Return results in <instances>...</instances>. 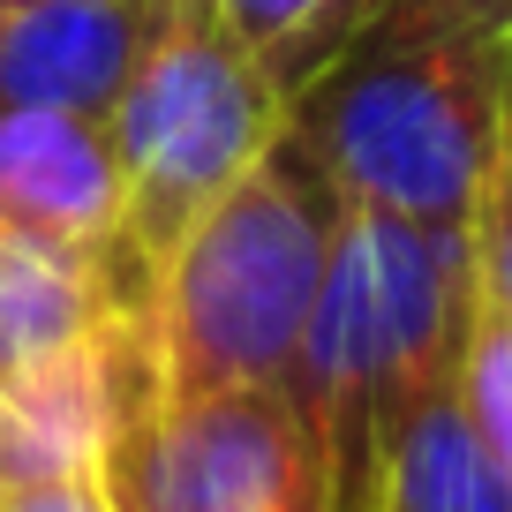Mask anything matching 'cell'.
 <instances>
[{"label":"cell","mask_w":512,"mask_h":512,"mask_svg":"<svg viewBox=\"0 0 512 512\" xmlns=\"http://www.w3.org/2000/svg\"><path fill=\"white\" fill-rule=\"evenodd\" d=\"M505 91L512 31L460 16L452 0H384L287 106V128L317 151L339 204L467 234Z\"/></svg>","instance_id":"7a4b0ae2"},{"label":"cell","mask_w":512,"mask_h":512,"mask_svg":"<svg viewBox=\"0 0 512 512\" xmlns=\"http://www.w3.org/2000/svg\"><path fill=\"white\" fill-rule=\"evenodd\" d=\"M174 0H38L0 16V106L106 121Z\"/></svg>","instance_id":"52a82bcc"},{"label":"cell","mask_w":512,"mask_h":512,"mask_svg":"<svg viewBox=\"0 0 512 512\" xmlns=\"http://www.w3.org/2000/svg\"><path fill=\"white\" fill-rule=\"evenodd\" d=\"M460 400L475 415L482 445L497 452L512 482V309L497 294L467 287V339H460Z\"/></svg>","instance_id":"7c38bea8"},{"label":"cell","mask_w":512,"mask_h":512,"mask_svg":"<svg viewBox=\"0 0 512 512\" xmlns=\"http://www.w3.org/2000/svg\"><path fill=\"white\" fill-rule=\"evenodd\" d=\"M16 8H38V0H0V16H16Z\"/></svg>","instance_id":"2e32d148"},{"label":"cell","mask_w":512,"mask_h":512,"mask_svg":"<svg viewBox=\"0 0 512 512\" xmlns=\"http://www.w3.org/2000/svg\"><path fill=\"white\" fill-rule=\"evenodd\" d=\"M339 189L317 151L279 128L272 151L189 226L151 287V347L159 392H234V384H294L309 309L332 264Z\"/></svg>","instance_id":"3957f363"},{"label":"cell","mask_w":512,"mask_h":512,"mask_svg":"<svg viewBox=\"0 0 512 512\" xmlns=\"http://www.w3.org/2000/svg\"><path fill=\"white\" fill-rule=\"evenodd\" d=\"M159 400V347H151V317L136 309L106 317L76 347L8 369L0 377V490L98 475L106 445Z\"/></svg>","instance_id":"8992f818"},{"label":"cell","mask_w":512,"mask_h":512,"mask_svg":"<svg viewBox=\"0 0 512 512\" xmlns=\"http://www.w3.org/2000/svg\"><path fill=\"white\" fill-rule=\"evenodd\" d=\"M98 490L113 512H324L309 430L272 384L159 400L106 445Z\"/></svg>","instance_id":"5b68a950"},{"label":"cell","mask_w":512,"mask_h":512,"mask_svg":"<svg viewBox=\"0 0 512 512\" xmlns=\"http://www.w3.org/2000/svg\"><path fill=\"white\" fill-rule=\"evenodd\" d=\"M467 256H475V287L512 309V91H505V113H497V144H490V166H482L475 219H467Z\"/></svg>","instance_id":"4fadbf2b"},{"label":"cell","mask_w":512,"mask_h":512,"mask_svg":"<svg viewBox=\"0 0 512 512\" xmlns=\"http://www.w3.org/2000/svg\"><path fill=\"white\" fill-rule=\"evenodd\" d=\"M98 128L121 166V241L159 287L189 226L272 151L287 98L211 23L204 0H174Z\"/></svg>","instance_id":"277c9868"},{"label":"cell","mask_w":512,"mask_h":512,"mask_svg":"<svg viewBox=\"0 0 512 512\" xmlns=\"http://www.w3.org/2000/svg\"><path fill=\"white\" fill-rule=\"evenodd\" d=\"M0 512H113L98 475L83 482H38V490H0Z\"/></svg>","instance_id":"5bb4252c"},{"label":"cell","mask_w":512,"mask_h":512,"mask_svg":"<svg viewBox=\"0 0 512 512\" xmlns=\"http://www.w3.org/2000/svg\"><path fill=\"white\" fill-rule=\"evenodd\" d=\"M460 16H475V23H490V31H512V0H452Z\"/></svg>","instance_id":"9a60e30c"},{"label":"cell","mask_w":512,"mask_h":512,"mask_svg":"<svg viewBox=\"0 0 512 512\" xmlns=\"http://www.w3.org/2000/svg\"><path fill=\"white\" fill-rule=\"evenodd\" d=\"M121 309L151 317V272L136 256H91L0 226V377L91 339Z\"/></svg>","instance_id":"9c48e42d"},{"label":"cell","mask_w":512,"mask_h":512,"mask_svg":"<svg viewBox=\"0 0 512 512\" xmlns=\"http://www.w3.org/2000/svg\"><path fill=\"white\" fill-rule=\"evenodd\" d=\"M204 8H211V23L264 68V83L294 106V98L354 46V31L377 16L384 0H204Z\"/></svg>","instance_id":"8fae6325"},{"label":"cell","mask_w":512,"mask_h":512,"mask_svg":"<svg viewBox=\"0 0 512 512\" xmlns=\"http://www.w3.org/2000/svg\"><path fill=\"white\" fill-rule=\"evenodd\" d=\"M467 287H475L467 234L339 204L332 264L287 384L309 430L324 512H384L407 407L460 369Z\"/></svg>","instance_id":"6da1fadb"},{"label":"cell","mask_w":512,"mask_h":512,"mask_svg":"<svg viewBox=\"0 0 512 512\" xmlns=\"http://www.w3.org/2000/svg\"><path fill=\"white\" fill-rule=\"evenodd\" d=\"M0 226L61 249L128 256L121 166L106 128L53 106H0Z\"/></svg>","instance_id":"ba28073f"},{"label":"cell","mask_w":512,"mask_h":512,"mask_svg":"<svg viewBox=\"0 0 512 512\" xmlns=\"http://www.w3.org/2000/svg\"><path fill=\"white\" fill-rule=\"evenodd\" d=\"M384 512H512V482L460 400V369L437 377L400 422Z\"/></svg>","instance_id":"30bf717a"}]
</instances>
